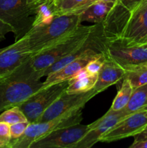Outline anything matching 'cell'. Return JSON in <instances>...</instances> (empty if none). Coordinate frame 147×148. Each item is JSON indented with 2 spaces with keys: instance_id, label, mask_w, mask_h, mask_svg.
Returning <instances> with one entry per match:
<instances>
[{
  "instance_id": "1",
  "label": "cell",
  "mask_w": 147,
  "mask_h": 148,
  "mask_svg": "<svg viewBox=\"0 0 147 148\" xmlns=\"http://www.w3.org/2000/svg\"><path fill=\"white\" fill-rule=\"evenodd\" d=\"M81 25L79 14H61L56 16L48 24L31 27L21 38L35 56L71 33Z\"/></svg>"
},
{
  "instance_id": "2",
  "label": "cell",
  "mask_w": 147,
  "mask_h": 148,
  "mask_svg": "<svg viewBox=\"0 0 147 148\" xmlns=\"http://www.w3.org/2000/svg\"><path fill=\"white\" fill-rule=\"evenodd\" d=\"M42 87L43 82L33 77L27 60L0 79V112L20 106Z\"/></svg>"
},
{
  "instance_id": "3",
  "label": "cell",
  "mask_w": 147,
  "mask_h": 148,
  "mask_svg": "<svg viewBox=\"0 0 147 148\" xmlns=\"http://www.w3.org/2000/svg\"><path fill=\"white\" fill-rule=\"evenodd\" d=\"M95 27V24L92 26L81 25L76 30L48 49L32 56L28 60V63L30 69L34 72L35 77L37 79L36 77L37 72L48 68L82 46Z\"/></svg>"
},
{
  "instance_id": "4",
  "label": "cell",
  "mask_w": 147,
  "mask_h": 148,
  "mask_svg": "<svg viewBox=\"0 0 147 148\" xmlns=\"http://www.w3.org/2000/svg\"><path fill=\"white\" fill-rule=\"evenodd\" d=\"M82 121V109L46 121L30 123L24 134L18 139L11 140L9 148H30L34 142L62 128L80 124Z\"/></svg>"
},
{
  "instance_id": "5",
  "label": "cell",
  "mask_w": 147,
  "mask_h": 148,
  "mask_svg": "<svg viewBox=\"0 0 147 148\" xmlns=\"http://www.w3.org/2000/svg\"><path fill=\"white\" fill-rule=\"evenodd\" d=\"M104 54L122 68L147 63V44L129 41L122 37L105 40Z\"/></svg>"
},
{
  "instance_id": "6",
  "label": "cell",
  "mask_w": 147,
  "mask_h": 148,
  "mask_svg": "<svg viewBox=\"0 0 147 148\" xmlns=\"http://www.w3.org/2000/svg\"><path fill=\"white\" fill-rule=\"evenodd\" d=\"M34 14L27 0H0V20L12 28L15 40L31 29Z\"/></svg>"
},
{
  "instance_id": "7",
  "label": "cell",
  "mask_w": 147,
  "mask_h": 148,
  "mask_svg": "<svg viewBox=\"0 0 147 148\" xmlns=\"http://www.w3.org/2000/svg\"><path fill=\"white\" fill-rule=\"evenodd\" d=\"M68 85L69 80H66L43 87L18 107L29 122H37L43 113L66 90Z\"/></svg>"
},
{
  "instance_id": "8",
  "label": "cell",
  "mask_w": 147,
  "mask_h": 148,
  "mask_svg": "<svg viewBox=\"0 0 147 148\" xmlns=\"http://www.w3.org/2000/svg\"><path fill=\"white\" fill-rule=\"evenodd\" d=\"M89 130V125L77 124L62 127L34 142L30 148H74Z\"/></svg>"
},
{
  "instance_id": "9",
  "label": "cell",
  "mask_w": 147,
  "mask_h": 148,
  "mask_svg": "<svg viewBox=\"0 0 147 148\" xmlns=\"http://www.w3.org/2000/svg\"><path fill=\"white\" fill-rule=\"evenodd\" d=\"M94 89L81 93H67L65 91L43 113L39 121H46L67 114L83 109L85 104L97 95Z\"/></svg>"
},
{
  "instance_id": "10",
  "label": "cell",
  "mask_w": 147,
  "mask_h": 148,
  "mask_svg": "<svg viewBox=\"0 0 147 148\" xmlns=\"http://www.w3.org/2000/svg\"><path fill=\"white\" fill-rule=\"evenodd\" d=\"M147 125V111L134 113L121 119L99 138L101 143H112L122 139L134 137Z\"/></svg>"
},
{
  "instance_id": "11",
  "label": "cell",
  "mask_w": 147,
  "mask_h": 148,
  "mask_svg": "<svg viewBox=\"0 0 147 148\" xmlns=\"http://www.w3.org/2000/svg\"><path fill=\"white\" fill-rule=\"evenodd\" d=\"M127 115L124 110L115 111L108 110V112L101 118L89 124V130L84 135L82 140L76 145L74 148H91L97 143L103 134L112 128Z\"/></svg>"
},
{
  "instance_id": "12",
  "label": "cell",
  "mask_w": 147,
  "mask_h": 148,
  "mask_svg": "<svg viewBox=\"0 0 147 148\" xmlns=\"http://www.w3.org/2000/svg\"><path fill=\"white\" fill-rule=\"evenodd\" d=\"M33 56L22 38L0 49V79L10 75Z\"/></svg>"
},
{
  "instance_id": "13",
  "label": "cell",
  "mask_w": 147,
  "mask_h": 148,
  "mask_svg": "<svg viewBox=\"0 0 147 148\" xmlns=\"http://www.w3.org/2000/svg\"><path fill=\"white\" fill-rule=\"evenodd\" d=\"M147 36V0H141L131 12L120 37L139 43Z\"/></svg>"
},
{
  "instance_id": "14",
  "label": "cell",
  "mask_w": 147,
  "mask_h": 148,
  "mask_svg": "<svg viewBox=\"0 0 147 148\" xmlns=\"http://www.w3.org/2000/svg\"><path fill=\"white\" fill-rule=\"evenodd\" d=\"M124 69L118 64L105 56V60L97 75V79L93 89L97 93L123 79Z\"/></svg>"
},
{
  "instance_id": "15",
  "label": "cell",
  "mask_w": 147,
  "mask_h": 148,
  "mask_svg": "<svg viewBox=\"0 0 147 148\" xmlns=\"http://www.w3.org/2000/svg\"><path fill=\"white\" fill-rule=\"evenodd\" d=\"M99 54V53L82 56V57L76 59V60L70 62L66 66L62 67L61 69L49 74L48 76H46L47 77H46V80L43 82V87L48 86V85H52V84L59 83V82H63V81L69 80L74 76H75L78 72H80V70L84 68L92 59L97 56Z\"/></svg>"
},
{
  "instance_id": "16",
  "label": "cell",
  "mask_w": 147,
  "mask_h": 148,
  "mask_svg": "<svg viewBox=\"0 0 147 148\" xmlns=\"http://www.w3.org/2000/svg\"><path fill=\"white\" fill-rule=\"evenodd\" d=\"M115 2L95 1L79 14L81 23L89 22L94 24H101L106 19Z\"/></svg>"
},
{
  "instance_id": "17",
  "label": "cell",
  "mask_w": 147,
  "mask_h": 148,
  "mask_svg": "<svg viewBox=\"0 0 147 148\" xmlns=\"http://www.w3.org/2000/svg\"><path fill=\"white\" fill-rule=\"evenodd\" d=\"M97 79V75H90L83 68L75 76L69 80L66 88L67 93H81L88 92L95 87Z\"/></svg>"
},
{
  "instance_id": "18",
  "label": "cell",
  "mask_w": 147,
  "mask_h": 148,
  "mask_svg": "<svg viewBox=\"0 0 147 148\" xmlns=\"http://www.w3.org/2000/svg\"><path fill=\"white\" fill-rule=\"evenodd\" d=\"M34 14L32 27L48 24L56 16V7L54 0H45L33 9Z\"/></svg>"
},
{
  "instance_id": "19",
  "label": "cell",
  "mask_w": 147,
  "mask_h": 148,
  "mask_svg": "<svg viewBox=\"0 0 147 148\" xmlns=\"http://www.w3.org/2000/svg\"><path fill=\"white\" fill-rule=\"evenodd\" d=\"M147 109V84L133 90L131 98L123 108L127 115Z\"/></svg>"
},
{
  "instance_id": "20",
  "label": "cell",
  "mask_w": 147,
  "mask_h": 148,
  "mask_svg": "<svg viewBox=\"0 0 147 148\" xmlns=\"http://www.w3.org/2000/svg\"><path fill=\"white\" fill-rule=\"evenodd\" d=\"M123 69V79L128 81L133 89L147 84V63L127 66Z\"/></svg>"
},
{
  "instance_id": "21",
  "label": "cell",
  "mask_w": 147,
  "mask_h": 148,
  "mask_svg": "<svg viewBox=\"0 0 147 148\" xmlns=\"http://www.w3.org/2000/svg\"><path fill=\"white\" fill-rule=\"evenodd\" d=\"M95 0H61L55 3L57 15L66 14H80Z\"/></svg>"
},
{
  "instance_id": "22",
  "label": "cell",
  "mask_w": 147,
  "mask_h": 148,
  "mask_svg": "<svg viewBox=\"0 0 147 148\" xmlns=\"http://www.w3.org/2000/svg\"><path fill=\"white\" fill-rule=\"evenodd\" d=\"M133 88L128 80L123 79L120 88L118 90L116 96L114 98L111 107L109 110L111 111H120L122 110L128 104L133 92Z\"/></svg>"
},
{
  "instance_id": "23",
  "label": "cell",
  "mask_w": 147,
  "mask_h": 148,
  "mask_svg": "<svg viewBox=\"0 0 147 148\" xmlns=\"http://www.w3.org/2000/svg\"><path fill=\"white\" fill-rule=\"evenodd\" d=\"M27 121V119L24 116V113L18 106L12 107V108L4 110L0 114V122H5L10 125Z\"/></svg>"
},
{
  "instance_id": "24",
  "label": "cell",
  "mask_w": 147,
  "mask_h": 148,
  "mask_svg": "<svg viewBox=\"0 0 147 148\" xmlns=\"http://www.w3.org/2000/svg\"><path fill=\"white\" fill-rule=\"evenodd\" d=\"M105 60V56L104 53H99L97 56L94 58L85 66V70L90 75H98L104 62Z\"/></svg>"
},
{
  "instance_id": "25",
  "label": "cell",
  "mask_w": 147,
  "mask_h": 148,
  "mask_svg": "<svg viewBox=\"0 0 147 148\" xmlns=\"http://www.w3.org/2000/svg\"><path fill=\"white\" fill-rule=\"evenodd\" d=\"M10 141V125L5 122H0V148H9Z\"/></svg>"
},
{
  "instance_id": "26",
  "label": "cell",
  "mask_w": 147,
  "mask_h": 148,
  "mask_svg": "<svg viewBox=\"0 0 147 148\" xmlns=\"http://www.w3.org/2000/svg\"><path fill=\"white\" fill-rule=\"evenodd\" d=\"M30 123L28 121H22V122L16 123L10 125V134H11V140L18 139L25 132L26 129Z\"/></svg>"
},
{
  "instance_id": "27",
  "label": "cell",
  "mask_w": 147,
  "mask_h": 148,
  "mask_svg": "<svg viewBox=\"0 0 147 148\" xmlns=\"http://www.w3.org/2000/svg\"><path fill=\"white\" fill-rule=\"evenodd\" d=\"M141 0H116V2L129 10L133 11L138 6Z\"/></svg>"
},
{
  "instance_id": "28",
  "label": "cell",
  "mask_w": 147,
  "mask_h": 148,
  "mask_svg": "<svg viewBox=\"0 0 147 148\" xmlns=\"http://www.w3.org/2000/svg\"><path fill=\"white\" fill-rule=\"evenodd\" d=\"M12 32V33L13 30L11 26L9 25L4 22L0 20V41L4 40L5 38V36L7 33Z\"/></svg>"
},
{
  "instance_id": "29",
  "label": "cell",
  "mask_w": 147,
  "mask_h": 148,
  "mask_svg": "<svg viewBox=\"0 0 147 148\" xmlns=\"http://www.w3.org/2000/svg\"><path fill=\"white\" fill-rule=\"evenodd\" d=\"M145 140H147V125L141 132L134 136V142L142 141Z\"/></svg>"
},
{
  "instance_id": "30",
  "label": "cell",
  "mask_w": 147,
  "mask_h": 148,
  "mask_svg": "<svg viewBox=\"0 0 147 148\" xmlns=\"http://www.w3.org/2000/svg\"><path fill=\"white\" fill-rule=\"evenodd\" d=\"M130 148H147V140L133 142V143L130 146Z\"/></svg>"
},
{
  "instance_id": "31",
  "label": "cell",
  "mask_w": 147,
  "mask_h": 148,
  "mask_svg": "<svg viewBox=\"0 0 147 148\" xmlns=\"http://www.w3.org/2000/svg\"><path fill=\"white\" fill-rule=\"evenodd\" d=\"M43 1H45V0H27V4L30 6V8L32 9V10L36 5H37V4H40V3H41Z\"/></svg>"
},
{
  "instance_id": "32",
  "label": "cell",
  "mask_w": 147,
  "mask_h": 148,
  "mask_svg": "<svg viewBox=\"0 0 147 148\" xmlns=\"http://www.w3.org/2000/svg\"><path fill=\"white\" fill-rule=\"evenodd\" d=\"M95 1H105V2H115L116 0H95Z\"/></svg>"
},
{
  "instance_id": "33",
  "label": "cell",
  "mask_w": 147,
  "mask_h": 148,
  "mask_svg": "<svg viewBox=\"0 0 147 148\" xmlns=\"http://www.w3.org/2000/svg\"><path fill=\"white\" fill-rule=\"evenodd\" d=\"M139 43H141V44H147V36Z\"/></svg>"
},
{
  "instance_id": "34",
  "label": "cell",
  "mask_w": 147,
  "mask_h": 148,
  "mask_svg": "<svg viewBox=\"0 0 147 148\" xmlns=\"http://www.w3.org/2000/svg\"><path fill=\"white\" fill-rule=\"evenodd\" d=\"M61 0H54V2L55 3H57V2H59V1H60Z\"/></svg>"
},
{
  "instance_id": "35",
  "label": "cell",
  "mask_w": 147,
  "mask_h": 148,
  "mask_svg": "<svg viewBox=\"0 0 147 148\" xmlns=\"http://www.w3.org/2000/svg\"><path fill=\"white\" fill-rule=\"evenodd\" d=\"M146 111H147V109H146Z\"/></svg>"
}]
</instances>
